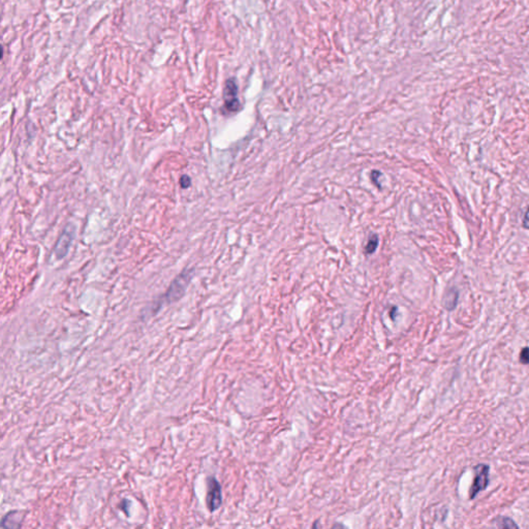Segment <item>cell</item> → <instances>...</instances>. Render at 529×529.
Returning <instances> with one entry per match:
<instances>
[{"label":"cell","instance_id":"obj_1","mask_svg":"<svg viewBox=\"0 0 529 529\" xmlns=\"http://www.w3.org/2000/svg\"><path fill=\"white\" fill-rule=\"evenodd\" d=\"M193 278V270H185L183 273H181L173 282L171 287L168 288L167 292L163 296V302L166 303H173V302L178 301L182 298L184 295L188 283L191 282Z\"/></svg>","mask_w":529,"mask_h":529},{"label":"cell","instance_id":"obj_2","mask_svg":"<svg viewBox=\"0 0 529 529\" xmlns=\"http://www.w3.org/2000/svg\"><path fill=\"white\" fill-rule=\"evenodd\" d=\"M241 109L238 98V86L235 79H229L223 88V111L228 114H234Z\"/></svg>","mask_w":529,"mask_h":529},{"label":"cell","instance_id":"obj_3","mask_svg":"<svg viewBox=\"0 0 529 529\" xmlns=\"http://www.w3.org/2000/svg\"><path fill=\"white\" fill-rule=\"evenodd\" d=\"M207 507L211 513L217 511L222 504V492L219 482L214 477L207 479Z\"/></svg>","mask_w":529,"mask_h":529},{"label":"cell","instance_id":"obj_4","mask_svg":"<svg viewBox=\"0 0 529 529\" xmlns=\"http://www.w3.org/2000/svg\"><path fill=\"white\" fill-rule=\"evenodd\" d=\"M475 479L469 490V499H474L480 492L484 491L489 484L490 466L487 464H478L474 468Z\"/></svg>","mask_w":529,"mask_h":529},{"label":"cell","instance_id":"obj_5","mask_svg":"<svg viewBox=\"0 0 529 529\" xmlns=\"http://www.w3.org/2000/svg\"><path fill=\"white\" fill-rule=\"evenodd\" d=\"M73 240V229L66 228L59 237L54 249L55 255L58 259H62L68 252L71 242Z\"/></svg>","mask_w":529,"mask_h":529},{"label":"cell","instance_id":"obj_6","mask_svg":"<svg viewBox=\"0 0 529 529\" xmlns=\"http://www.w3.org/2000/svg\"><path fill=\"white\" fill-rule=\"evenodd\" d=\"M25 515L21 512L13 511L8 513L4 518L2 522V526L5 528H19L21 527L22 521L24 519Z\"/></svg>","mask_w":529,"mask_h":529},{"label":"cell","instance_id":"obj_7","mask_svg":"<svg viewBox=\"0 0 529 529\" xmlns=\"http://www.w3.org/2000/svg\"><path fill=\"white\" fill-rule=\"evenodd\" d=\"M458 300H459L458 290L456 288H450L446 292L443 298V306L449 311L454 310L457 307Z\"/></svg>","mask_w":529,"mask_h":529},{"label":"cell","instance_id":"obj_8","mask_svg":"<svg viewBox=\"0 0 529 529\" xmlns=\"http://www.w3.org/2000/svg\"><path fill=\"white\" fill-rule=\"evenodd\" d=\"M496 524L499 528H518L515 521L507 517H500L496 520Z\"/></svg>","mask_w":529,"mask_h":529},{"label":"cell","instance_id":"obj_9","mask_svg":"<svg viewBox=\"0 0 529 529\" xmlns=\"http://www.w3.org/2000/svg\"><path fill=\"white\" fill-rule=\"evenodd\" d=\"M377 245H379V237H377L376 235H372L368 240L367 246L365 248V252L367 254H372L376 250Z\"/></svg>","mask_w":529,"mask_h":529},{"label":"cell","instance_id":"obj_10","mask_svg":"<svg viewBox=\"0 0 529 529\" xmlns=\"http://www.w3.org/2000/svg\"><path fill=\"white\" fill-rule=\"evenodd\" d=\"M519 361H520V363H522V364H524V365H528V364H529V347H528V346L524 347V348L520 351Z\"/></svg>","mask_w":529,"mask_h":529},{"label":"cell","instance_id":"obj_11","mask_svg":"<svg viewBox=\"0 0 529 529\" xmlns=\"http://www.w3.org/2000/svg\"><path fill=\"white\" fill-rule=\"evenodd\" d=\"M192 184V179L190 178V176L187 175H183L180 179V185L182 188H184V190H186V188H188L191 186Z\"/></svg>","mask_w":529,"mask_h":529},{"label":"cell","instance_id":"obj_12","mask_svg":"<svg viewBox=\"0 0 529 529\" xmlns=\"http://www.w3.org/2000/svg\"><path fill=\"white\" fill-rule=\"evenodd\" d=\"M522 225H523V228L525 230H529V206L527 207V210H526V212L524 214Z\"/></svg>","mask_w":529,"mask_h":529},{"label":"cell","instance_id":"obj_13","mask_svg":"<svg viewBox=\"0 0 529 529\" xmlns=\"http://www.w3.org/2000/svg\"><path fill=\"white\" fill-rule=\"evenodd\" d=\"M381 175H382V174H381L380 172H377V171H374V172H372V174H371L372 181H373L377 186H379V187L381 186V183L379 182V176H381Z\"/></svg>","mask_w":529,"mask_h":529},{"label":"cell","instance_id":"obj_14","mask_svg":"<svg viewBox=\"0 0 529 529\" xmlns=\"http://www.w3.org/2000/svg\"><path fill=\"white\" fill-rule=\"evenodd\" d=\"M396 311H397V307H394V308L392 309V311H391V318H392V319H395V312H396Z\"/></svg>","mask_w":529,"mask_h":529}]
</instances>
